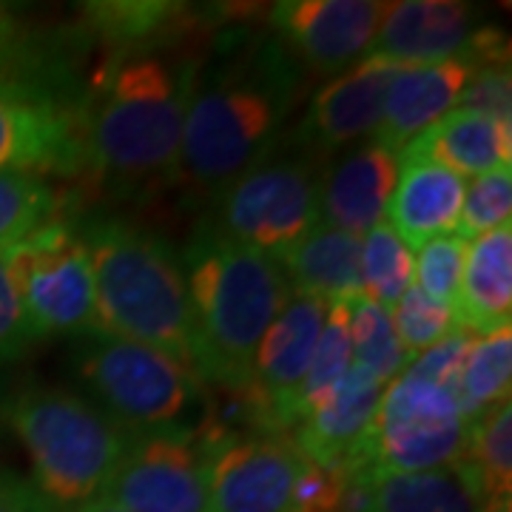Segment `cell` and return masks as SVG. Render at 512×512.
Wrapping results in <instances>:
<instances>
[{"instance_id":"cell-1","label":"cell","mask_w":512,"mask_h":512,"mask_svg":"<svg viewBox=\"0 0 512 512\" xmlns=\"http://www.w3.org/2000/svg\"><path fill=\"white\" fill-rule=\"evenodd\" d=\"M302 86L299 60L271 32L217 37L214 52L200 60L174 183L194 200H217L274 154Z\"/></svg>"},{"instance_id":"cell-2","label":"cell","mask_w":512,"mask_h":512,"mask_svg":"<svg viewBox=\"0 0 512 512\" xmlns=\"http://www.w3.org/2000/svg\"><path fill=\"white\" fill-rule=\"evenodd\" d=\"M197 55L177 46L109 55L83 89L86 171L120 197L177 180Z\"/></svg>"},{"instance_id":"cell-3","label":"cell","mask_w":512,"mask_h":512,"mask_svg":"<svg viewBox=\"0 0 512 512\" xmlns=\"http://www.w3.org/2000/svg\"><path fill=\"white\" fill-rule=\"evenodd\" d=\"M89 248L97 330L168 353L197 373V328L180 254L168 239L114 217H74Z\"/></svg>"},{"instance_id":"cell-4","label":"cell","mask_w":512,"mask_h":512,"mask_svg":"<svg viewBox=\"0 0 512 512\" xmlns=\"http://www.w3.org/2000/svg\"><path fill=\"white\" fill-rule=\"evenodd\" d=\"M197 328V376L242 390L251 382L256 348L291 285L274 259L220 237L202 220L180 254Z\"/></svg>"},{"instance_id":"cell-5","label":"cell","mask_w":512,"mask_h":512,"mask_svg":"<svg viewBox=\"0 0 512 512\" xmlns=\"http://www.w3.org/2000/svg\"><path fill=\"white\" fill-rule=\"evenodd\" d=\"M6 421L32 458V481L57 512H74L103 493L126 430L100 407L63 387H29L6 404Z\"/></svg>"},{"instance_id":"cell-6","label":"cell","mask_w":512,"mask_h":512,"mask_svg":"<svg viewBox=\"0 0 512 512\" xmlns=\"http://www.w3.org/2000/svg\"><path fill=\"white\" fill-rule=\"evenodd\" d=\"M77 379L94 404L128 436L205 433L211 419L208 384L168 353L92 330L74 353Z\"/></svg>"},{"instance_id":"cell-7","label":"cell","mask_w":512,"mask_h":512,"mask_svg":"<svg viewBox=\"0 0 512 512\" xmlns=\"http://www.w3.org/2000/svg\"><path fill=\"white\" fill-rule=\"evenodd\" d=\"M467 419L456 390L402 370L384 387L373 427L342 467L348 473H427L464 456Z\"/></svg>"},{"instance_id":"cell-8","label":"cell","mask_w":512,"mask_h":512,"mask_svg":"<svg viewBox=\"0 0 512 512\" xmlns=\"http://www.w3.org/2000/svg\"><path fill=\"white\" fill-rule=\"evenodd\" d=\"M322 163L302 151L271 154L214 200L211 228L234 245L279 259L319 225Z\"/></svg>"},{"instance_id":"cell-9","label":"cell","mask_w":512,"mask_h":512,"mask_svg":"<svg viewBox=\"0 0 512 512\" xmlns=\"http://www.w3.org/2000/svg\"><path fill=\"white\" fill-rule=\"evenodd\" d=\"M9 265L35 342L97 330L92 256L74 217L60 214L20 239Z\"/></svg>"},{"instance_id":"cell-10","label":"cell","mask_w":512,"mask_h":512,"mask_svg":"<svg viewBox=\"0 0 512 512\" xmlns=\"http://www.w3.org/2000/svg\"><path fill=\"white\" fill-rule=\"evenodd\" d=\"M367 57L399 66H436L470 60L481 66H510V40L498 29L478 26L476 6L456 0H402L384 6Z\"/></svg>"},{"instance_id":"cell-11","label":"cell","mask_w":512,"mask_h":512,"mask_svg":"<svg viewBox=\"0 0 512 512\" xmlns=\"http://www.w3.org/2000/svg\"><path fill=\"white\" fill-rule=\"evenodd\" d=\"M211 453L202 433L131 436L97 498L128 512H205Z\"/></svg>"},{"instance_id":"cell-12","label":"cell","mask_w":512,"mask_h":512,"mask_svg":"<svg viewBox=\"0 0 512 512\" xmlns=\"http://www.w3.org/2000/svg\"><path fill=\"white\" fill-rule=\"evenodd\" d=\"M80 103L83 94L35 83H0V174H83Z\"/></svg>"},{"instance_id":"cell-13","label":"cell","mask_w":512,"mask_h":512,"mask_svg":"<svg viewBox=\"0 0 512 512\" xmlns=\"http://www.w3.org/2000/svg\"><path fill=\"white\" fill-rule=\"evenodd\" d=\"M214 444L205 512H288L305 456L291 436L239 433Z\"/></svg>"},{"instance_id":"cell-14","label":"cell","mask_w":512,"mask_h":512,"mask_svg":"<svg viewBox=\"0 0 512 512\" xmlns=\"http://www.w3.org/2000/svg\"><path fill=\"white\" fill-rule=\"evenodd\" d=\"M328 308L325 299L291 291L271 328L265 330L248 382L262 433L288 436L293 430V399L308 376Z\"/></svg>"},{"instance_id":"cell-15","label":"cell","mask_w":512,"mask_h":512,"mask_svg":"<svg viewBox=\"0 0 512 512\" xmlns=\"http://www.w3.org/2000/svg\"><path fill=\"white\" fill-rule=\"evenodd\" d=\"M384 6L376 0H282L271 6V35L299 66L339 77L370 55Z\"/></svg>"},{"instance_id":"cell-16","label":"cell","mask_w":512,"mask_h":512,"mask_svg":"<svg viewBox=\"0 0 512 512\" xmlns=\"http://www.w3.org/2000/svg\"><path fill=\"white\" fill-rule=\"evenodd\" d=\"M399 69V63L365 57L359 66L319 86L293 128L291 146L322 163L373 137L382 120L387 89Z\"/></svg>"},{"instance_id":"cell-17","label":"cell","mask_w":512,"mask_h":512,"mask_svg":"<svg viewBox=\"0 0 512 512\" xmlns=\"http://www.w3.org/2000/svg\"><path fill=\"white\" fill-rule=\"evenodd\" d=\"M399 180V154L367 140L345 148L322 168L319 177V222L365 237L382 225L387 202Z\"/></svg>"},{"instance_id":"cell-18","label":"cell","mask_w":512,"mask_h":512,"mask_svg":"<svg viewBox=\"0 0 512 512\" xmlns=\"http://www.w3.org/2000/svg\"><path fill=\"white\" fill-rule=\"evenodd\" d=\"M484 504L473 467L456 461L427 473H348L342 512H484Z\"/></svg>"},{"instance_id":"cell-19","label":"cell","mask_w":512,"mask_h":512,"mask_svg":"<svg viewBox=\"0 0 512 512\" xmlns=\"http://www.w3.org/2000/svg\"><path fill=\"white\" fill-rule=\"evenodd\" d=\"M384 387L387 384L367 370L350 365L348 373L322 396V402L293 427L291 439L302 456L325 467H345L373 427Z\"/></svg>"},{"instance_id":"cell-20","label":"cell","mask_w":512,"mask_h":512,"mask_svg":"<svg viewBox=\"0 0 512 512\" xmlns=\"http://www.w3.org/2000/svg\"><path fill=\"white\" fill-rule=\"evenodd\" d=\"M476 69L478 66L470 60L402 66L387 89L382 120L370 140L393 154H402L410 140H416L421 131L456 109L458 97Z\"/></svg>"},{"instance_id":"cell-21","label":"cell","mask_w":512,"mask_h":512,"mask_svg":"<svg viewBox=\"0 0 512 512\" xmlns=\"http://www.w3.org/2000/svg\"><path fill=\"white\" fill-rule=\"evenodd\" d=\"M86 29H43L20 12L0 3V83H35L69 94H83L74 66L86 52Z\"/></svg>"},{"instance_id":"cell-22","label":"cell","mask_w":512,"mask_h":512,"mask_svg":"<svg viewBox=\"0 0 512 512\" xmlns=\"http://www.w3.org/2000/svg\"><path fill=\"white\" fill-rule=\"evenodd\" d=\"M467 180L436 163L399 160V180L387 202V225L410 251H421L430 239L456 234Z\"/></svg>"},{"instance_id":"cell-23","label":"cell","mask_w":512,"mask_h":512,"mask_svg":"<svg viewBox=\"0 0 512 512\" xmlns=\"http://www.w3.org/2000/svg\"><path fill=\"white\" fill-rule=\"evenodd\" d=\"M399 160L436 163L458 177H481L498 168H510L512 128L495 123L476 111L453 109L439 123L421 131L402 148Z\"/></svg>"},{"instance_id":"cell-24","label":"cell","mask_w":512,"mask_h":512,"mask_svg":"<svg viewBox=\"0 0 512 512\" xmlns=\"http://www.w3.org/2000/svg\"><path fill=\"white\" fill-rule=\"evenodd\" d=\"M86 35L100 37L111 52H148V49H168L177 46L188 32L205 23L211 12L185 3H165V0H114V3H83Z\"/></svg>"},{"instance_id":"cell-25","label":"cell","mask_w":512,"mask_h":512,"mask_svg":"<svg viewBox=\"0 0 512 512\" xmlns=\"http://www.w3.org/2000/svg\"><path fill=\"white\" fill-rule=\"evenodd\" d=\"M293 293L325 302H350L362 296V239L313 225L305 237L276 259Z\"/></svg>"},{"instance_id":"cell-26","label":"cell","mask_w":512,"mask_h":512,"mask_svg":"<svg viewBox=\"0 0 512 512\" xmlns=\"http://www.w3.org/2000/svg\"><path fill=\"white\" fill-rule=\"evenodd\" d=\"M512 313V228H498L467 245L456 299V322L470 333L510 325Z\"/></svg>"},{"instance_id":"cell-27","label":"cell","mask_w":512,"mask_h":512,"mask_svg":"<svg viewBox=\"0 0 512 512\" xmlns=\"http://www.w3.org/2000/svg\"><path fill=\"white\" fill-rule=\"evenodd\" d=\"M512 384V328L478 333L467 350L458 376V404L464 419H476L487 407L510 399Z\"/></svg>"},{"instance_id":"cell-28","label":"cell","mask_w":512,"mask_h":512,"mask_svg":"<svg viewBox=\"0 0 512 512\" xmlns=\"http://www.w3.org/2000/svg\"><path fill=\"white\" fill-rule=\"evenodd\" d=\"M481 481L484 501L512 498V402L487 407L476 419L467 421L464 456Z\"/></svg>"},{"instance_id":"cell-29","label":"cell","mask_w":512,"mask_h":512,"mask_svg":"<svg viewBox=\"0 0 512 512\" xmlns=\"http://www.w3.org/2000/svg\"><path fill=\"white\" fill-rule=\"evenodd\" d=\"M416 282V256L382 222L362 237V296L393 311L402 293Z\"/></svg>"},{"instance_id":"cell-30","label":"cell","mask_w":512,"mask_h":512,"mask_svg":"<svg viewBox=\"0 0 512 512\" xmlns=\"http://www.w3.org/2000/svg\"><path fill=\"white\" fill-rule=\"evenodd\" d=\"M350 353L353 365L367 370L382 384L393 382L410 362L396 336L390 311L365 296L350 302Z\"/></svg>"},{"instance_id":"cell-31","label":"cell","mask_w":512,"mask_h":512,"mask_svg":"<svg viewBox=\"0 0 512 512\" xmlns=\"http://www.w3.org/2000/svg\"><path fill=\"white\" fill-rule=\"evenodd\" d=\"M60 217V197L40 174L3 171L0 174V248H12Z\"/></svg>"},{"instance_id":"cell-32","label":"cell","mask_w":512,"mask_h":512,"mask_svg":"<svg viewBox=\"0 0 512 512\" xmlns=\"http://www.w3.org/2000/svg\"><path fill=\"white\" fill-rule=\"evenodd\" d=\"M350 302H330L328 319H325V328H322V336H319L313 362L308 367V376H305V382H302L296 399H293V427L305 419L316 404L322 402V396L353 365V353H350Z\"/></svg>"},{"instance_id":"cell-33","label":"cell","mask_w":512,"mask_h":512,"mask_svg":"<svg viewBox=\"0 0 512 512\" xmlns=\"http://www.w3.org/2000/svg\"><path fill=\"white\" fill-rule=\"evenodd\" d=\"M512 222V171L498 168L490 174L473 177L464 188L461 217L456 225V237L464 242L484 237L490 231L507 228Z\"/></svg>"},{"instance_id":"cell-34","label":"cell","mask_w":512,"mask_h":512,"mask_svg":"<svg viewBox=\"0 0 512 512\" xmlns=\"http://www.w3.org/2000/svg\"><path fill=\"white\" fill-rule=\"evenodd\" d=\"M390 316H393L396 336H399L404 353L410 359H416L419 353L439 345L447 336H453L456 330H461L453 308L430 299L416 285H410L402 293V299L396 302V308L390 311Z\"/></svg>"},{"instance_id":"cell-35","label":"cell","mask_w":512,"mask_h":512,"mask_svg":"<svg viewBox=\"0 0 512 512\" xmlns=\"http://www.w3.org/2000/svg\"><path fill=\"white\" fill-rule=\"evenodd\" d=\"M467 245L470 242H464L456 234L436 237L421 248L419 259H416V288L427 293L430 299L441 302V305L453 308V313H456Z\"/></svg>"},{"instance_id":"cell-36","label":"cell","mask_w":512,"mask_h":512,"mask_svg":"<svg viewBox=\"0 0 512 512\" xmlns=\"http://www.w3.org/2000/svg\"><path fill=\"white\" fill-rule=\"evenodd\" d=\"M32 345L35 336L26 322V311L12 276L9 248H0V365L20 359Z\"/></svg>"},{"instance_id":"cell-37","label":"cell","mask_w":512,"mask_h":512,"mask_svg":"<svg viewBox=\"0 0 512 512\" xmlns=\"http://www.w3.org/2000/svg\"><path fill=\"white\" fill-rule=\"evenodd\" d=\"M456 109L484 114L501 126H510L512 80L510 66H481L464 86Z\"/></svg>"},{"instance_id":"cell-38","label":"cell","mask_w":512,"mask_h":512,"mask_svg":"<svg viewBox=\"0 0 512 512\" xmlns=\"http://www.w3.org/2000/svg\"><path fill=\"white\" fill-rule=\"evenodd\" d=\"M0 512H57L35 481L0 467Z\"/></svg>"},{"instance_id":"cell-39","label":"cell","mask_w":512,"mask_h":512,"mask_svg":"<svg viewBox=\"0 0 512 512\" xmlns=\"http://www.w3.org/2000/svg\"><path fill=\"white\" fill-rule=\"evenodd\" d=\"M74 512H128L123 507H117V504H111L106 498H94L89 504H83V507H77Z\"/></svg>"},{"instance_id":"cell-40","label":"cell","mask_w":512,"mask_h":512,"mask_svg":"<svg viewBox=\"0 0 512 512\" xmlns=\"http://www.w3.org/2000/svg\"><path fill=\"white\" fill-rule=\"evenodd\" d=\"M484 512H512V498H504V501H487V504H484Z\"/></svg>"}]
</instances>
